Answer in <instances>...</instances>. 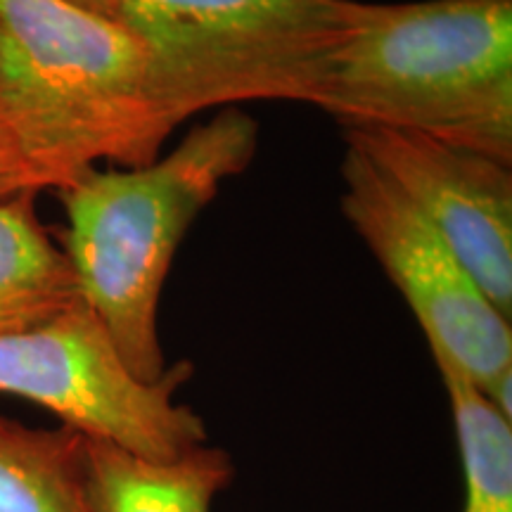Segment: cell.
I'll return each mask as SVG.
<instances>
[{"label": "cell", "mask_w": 512, "mask_h": 512, "mask_svg": "<svg viewBox=\"0 0 512 512\" xmlns=\"http://www.w3.org/2000/svg\"><path fill=\"white\" fill-rule=\"evenodd\" d=\"M356 0H124L147 53V91L169 133L197 112L252 100L316 105Z\"/></svg>", "instance_id": "obj_4"}, {"label": "cell", "mask_w": 512, "mask_h": 512, "mask_svg": "<svg viewBox=\"0 0 512 512\" xmlns=\"http://www.w3.org/2000/svg\"><path fill=\"white\" fill-rule=\"evenodd\" d=\"M0 512H93L86 437L0 418Z\"/></svg>", "instance_id": "obj_10"}, {"label": "cell", "mask_w": 512, "mask_h": 512, "mask_svg": "<svg viewBox=\"0 0 512 512\" xmlns=\"http://www.w3.org/2000/svg\"><path fill=\"white\" fill-rule=\"evenodd\" d=\"M256 150V119L226 107L155 162L93 169L57 190L67 221L60 245L81 302L140 380L155 382L166 370L159 302L185 233Z\"/></svg>", "instance_id": "obj_1"}, {"label": "cell", "mask_w": 512, "mask_h": 512, "mask_svg": "<svg viewBox=\"0 0 512 512\" xmlns=\"http://www.w3.org/2000/svg\"><path fill=\"white\" fill-rule=\"evenodd\" d=\"M342 211L403 294L430 351L479 389L512 370L510 320L489 302L451 245L366 155L347 145Z\"/></svg>", "instance_id": "obj_6"}, {"label": "cell", "mask_w": 512, "mask_h": 512, "mask_svg": "<svg viewBox=\"0 0 512 512\" xmlns=\"http://www.w3.org/2000/svg\"><path fill=\"white\" fill-rule=\"evenodd\" d=\"M0 95L36 195L100 164L155 162L171 136L136 34L64 0H0Z\"/></svg>", "instance_id": "obj_2"}, {"label": "cell", "mask_w": 512, "mask_h": 512, "mask_svg": "<svg viewBox=\"0 0 512 512\" xmlns=\"http://www.w3.org/2000/svg\"><path fill=\"white\" fill-rule=\"evenodd\" d=\"M64 3H72L76 8L95 12V15H102V17L117 19L119 22L121 3H124V0H64Z\"/></svg>", "instance_id": "obj_13"}, {"label": "cell", "mask_w": 512, "mask_h": 512, "mask_svg": "<svg viewBox=\"0 0 512 512\" xmlns=\"http://www.w3.org/2000/svg\"><path fill=\"white\" fill-rule=\"evenodd\" d=\"M451 245L489 302L512 316V164L415 131L344 126Z\"/></svg>", "instance_id": "obj_7"}, {"label": "cell", "mask_w": 512, "mask_h": 512, "mask_svg": "<svg viewBox=\"0 0 512 512\" xmlns=\"http://www.w3.org/2000/svg\"><path fill=\"white\" fill-rule=\"evenodd\" d=\"M190 377V363L178 361L159 380H140L81 299L0 335V392L34 401L69 430L140 458L174 460L207 444L202 415L174 399Z\"/></svg>", "instance_id": "obj_5"}, {"label": "cell", "mask_w": 512, "mask_h": 512, "mask_svg": "<svg viewBox=\"0 0 512 512\" xmlns=\"http://www.w3.org/2000/svg\"><path fill=\"white\" fill-rule=\"evenodd\" d=\"M86 475L93 512H211L235 465L223 448L207 444L174 460H150L86 439Z\"/></svg>", "instance_id": "obj_8"}, {"label": "cell", "mask_w": 512, "mask_h": 512, "mask_svg": "<svg viewBox=\"0 0 512 512\" xmlns=\"http://www.w3.org/2000/svg\"><path fill=\"white\" fill-rule=\"evenodd\" d=\"M22 192L31 190L27 183V174H24L22 159L17 155L15 138H12L8 124V114H5L3 95H0V200L22 195Z\"/></svg>", "instance_id": "obj_12"}, {"label": "cell", "mask_w": 512, "mask_h": 512, "mask_svg": "<svg viewBox=\"0 0 512 512\" xmlns=\"http://www.w3.org/2000/svg\"><path fill=\"white\" fill-rule=\"evenodd\" d=\"M313 107L512 164V0L358 3Z\"/></svg>", "instance_id": "obj_3"}, {"label": "cell", "mask_w": 512, "mask_h": 512, "mask_svg": "<svg viewBox=\"0 0 512 512\" xmlns=\"http://www.w3.org/2000/svg\"><path fill=\"white\" fill-rule=\"evenodd\" d=\"M448 403L465 472L463 512H512V420L503 418L482 389L451 358L432 351Z\"/></svg>", "instance_id": "obj_11"}, {"label": "cell", "mask_w": 512, "mask_h": 512, "mask_svg": "<svg viewBox=\"0 0 512 512\" xmlns=\"http://www.w3.org/2000/svg\"><path fill=\"white\" fill-rule=\"evenodd\" d=\"M67 254L36 209L34 192L0 200V335L79 302Z\"/></svg>", "instance_id": "obj_9"}]
</instances>
